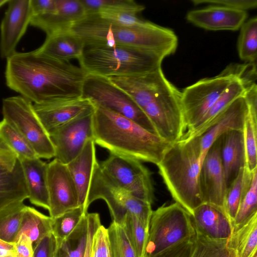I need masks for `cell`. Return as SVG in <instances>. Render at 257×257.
I'll return each mask as SVG.
<instances>
[{"mask_svg": "<svg viewBox=\"0 0 257 257\" xmlns=\"http://www.w3.org/2000/svg\"><path fill=\"white\" fill-rule=\"evenodd\" d=\"M191 2L194 5H217L245 11L257 7L256 0H192Z\"/></svg>", "mask_w": 257, "mask_h": 257, "instance_id": "obj_44", "label": "cell"}, {"mask_svg": "<svg viewBox=\"0 0 257 257\" xmlns=\"http://www.w3.org/2000/svg\"><path fill=\"white\" fill-rule=\"evenodd\" d=\"M87 213L72 232L57 244L55 257H83L88 233Z\"/></svg>", "mask_w": 257, "mask_h": 257, "instance_id": "obj_32", "label": "cell"}, {"mask_svg": "<svg viewBox=\"0 0 257 257\" xmlns=\"http://www.w3.org/2000/svg\"><path fill=\"white\" fill-rule=\"evenodd\" d=\"M1 25L0 54L6 59L16 52L32 18L30 0H9Z\"/></svg>", "mask_w": 257, "mask_h": 257, "instance_id": "obj_16", "label": "cell"}, {"mask_svg": "<svg viewBox=\"0 0 257 257\" xmlns=\"http://www.w3.org/2000/svg\"><path fill=\"white\" fill-rule=\"evenodd\" d=\"M88 233L86 247L83 257H91L92 246L94 235L101 225L99 214L87 213Z\"/></svg>", "mask_w": 257, "mask_h": 257, "instance_id": "obj_47", "label": "cell"}, {"mask_svg": "<svg viewBox=\"0 0 257 257\" xmlns=\"http://www.w3.org/2000/svg\"><path fill=\"white\" fill-rule=\"evenodd\" d=\"M165 57L153 51L124 46H85L78 59L88 74L109 77L144 74L161 67Z\"/></svg>", "mask_w": 257, "mask_h": 257, "instance_id": "obj_5", "label": "cell"}, {"mask_svg": "<svg viewBox=\"0 0 257 257\" xmlns=\"http://www.w3.org/2000/svg\"><path fill=\"white\" fill-rule=\"evenodd\" d=\"M252 173L248 172L245 167L241 168L236 177L227 189L223 208L232 225L240 201L250 187Z\"/></svg>", "mask_w": 257, "mask_h": 257, "instance_id": "obj_31", "label": "cell"}, {"mask_svg": "<svg viewBox=\"0 0 257 257\" xmlns=\"http://www.w3.org/2000/svg\"><path fill=\"white\" fill-rule=\"evenodd\" d=\"M194 238L180 242L156 255L146 257H192Z\"/></svg>", "mask_w": 257, "mask_h": 257, "instance_id": "obj_45", "label": "cell"}, {"mask_svg": "<svg viewBox=\"0 0 257 257\" xmlns=\"http://www.w3.org/2000/svg\"><path fill=\"white\" fill-rule=\"evenodd\" d=\"M88 74L70 62L48 57L37 50L16 52L7 59L6 82L33 104L82 98Z\"/></svg>", "mask_w": 257, "mask_h": 257, "instance_id": "obj_1", "label": "cell"}, {"mask_svg": "<svg viewBox=\"0 0 257 257\" xmlns=\"http://www.w3.org/2000/svg\"><path fill=\"white\" fill-rule=\"evenodd\" d=\"M256 72H253L233 80L220 95L198 125L192 131L185 133L182 139H189L200 136L209 124L225 107L237 98L243 96L256 84Z\"/></svg>", "mask_w": 257, "mask_h": 257, "instance_id": "obj_23", "label": "cell"}, {"mask_svg": "<svg viewBox=\"0 0 257 257\" xmlns=\"http://www.w3.org/2000/svg\"><path fill=\"white\" fill-rule=\"evenodd\" d=\"M0 147L12 152L18 160L39 158L27 140L4 119L0 121Z\"/></svg>", "mask_w": 257, "mask_h": 257, "instance_id": "obj_30", "label": "cell"}, {"mask_svg": "<svg viewBox=\"0 0 257 257\" xmlns=\"http://www.w3.org/2000/svg\"><path fill=\"white\" fill-rule=\"evenodd\" d=\"M19 160L23 170L29 201L32 204L48 210V163L39 158Z\"/></svg>", "mask_w": 257, "mask_h": 257, "instance_id": "obj_24", "label": "cell"}, {"mask_svg": "<svg viewBox=\"0 0 257 257\" xmlns=\"http://www.w3.org/2000/svg\"><path fill=\"white\" fill-rule=\"evenodd\" d=\"M52 223L51 217L34 207L26 206L17 237L25 234L30 239L34 247L45 236L52 233Z\"/></svg>", "mask_w": 257, "mask_h": 257, "instance_id": "obj_28", "label": "cell"}, {"mask_svg": "<svg viewBox=\"0 0 257 257\" xmlns=\"http://www.w3.org/2000/svg\"><path fill=\"white\" fill-rule=\"evenodd\" d=\"M221 154L227 189L245 165L243 131L231 130L222 135Z\"/></svg>", "mask_w": 257, "mask_h": 257, "instance_id": "obj_26", "label": "cell"}, {"mask_svg": "<svg viewBox=\"0 0 257 257\" xmlns=\"http://www.w3.org/2000/svg\"><path fill=\"white\" fill-rule=\"evenodd\" d=\"M15 257H33L34 246L25 234L19 235L14 242Z\"/></svg>", "mask_w": 257, "mask_h": 257, "instance_id": "obj_48", "label": "cell"}, {"mask_svg": "<svg viewBox=\"0 0 257 257\" xmlns=\"http://www.w3.org/2000/svg\"><path fill=\"white\" fill-rule=\"evenodd\" d=\"M246 11L223 6L208 5L188 12L187 20L200 28L211 31H236L246 21Z\"/></svg>", "mask_w": 257, "mask_h": 257, "instance_id": "obj_19", "label": "cell"}, {"mask_svg": "<svg viewBox=\"0 0 257 257\" xmlns=\"http://www.w3.org/2000/svg\"><path fill=\"white\" fill-rule=\"evenodd\" d=\"M26 206L24 202H19L0 210V239L9 243L15 242Z\"/></svg>", "mask_w": 257, "mask_h": 257, "instance_id": "obj_34", "label": "cell"}, {"mask_svg": "<svg viewBox=\"0 0 257 257\" xmlns=\"http://www.w3.org/2000/svg\"><path fill=\"white\" fill-rule=\"evenodd\" d=\"M47 185L52 218L80 206L77 188L66 164L55 158L48 163Z\"/></svg>", "mask_w": 257, "mask_h": 257, "instance_id": "obj_14", "label": "cell"}, {"mask_svg": "<svg viewBox=\"0 0 257 257\" xmlns=\"http://www.w3.org/2000/svg\"><path fill=\"white\" fill-rule=\"evenodd\" d=\"M256 71L255 62L230 64L217 75L199 80L181 91V106L187 128L185 133L191 132L198 125L233 80Z\"/></svg>", "mask_w": 257, "mask_h": 257, "instance_id": "obj_6", "label": "cell"}, {"mask_svg": "<svg viewBox=\"0 0 257 257\" xmlns=\"http://www.w3.org/2000/svg\"><path fill=\"white\" fill-rule=\"evenodd\" d=\"M245 94L234 100L216 115L204 133L199 136L202 162L209 148L221 136L231 130L243 131L249 110Z\"/></svg>", "mask_w": 257, "mask_h": 257, "instance_id": "obj_17", "label": "cell"}, {"mask_svg": "<svg viewBox=\"0 0 257 257\" xmlns=\"http://www.w3.org/2000/svg\"><path fill=\"white\" fill-rule=\"evenodd\" d=\"M98 163L93 140L87 141L81 152L66 164L76 185L79 206L87 212V198L93 170Z\"/></svg>", "mask_w": 257, "mask_h": 257, "instance_id": "obj_22", "label": "cell"}, {"mask_svg": "<svg viewBox=\"0 0 257 257\" xmlns=\"http://www.w3.org/2000/svg\"><path fill=\"white\" fill-rule=\"evenodd\" d=\"M99 164L103 171L116 184L136 198L153 203L154 188L152 173L141 161L110 154Z\"/></svg>", "mask_w": 257, "mask_h": 257, "instance_id": "obj_12", "label": "cell"}, {"mask_svg": "<svg viewBox=\"0 0 257 257\" xmlns=\"http://www.w3.org/2000/svg\"><path fill=\"white\" fill-rule=\"evenodd\" d=\"M86 15L97 14L104 10L133 7L138 5L133 0H80Z\"/></svg>", "mask_w": 257, "mask_h": 257, "instance_id": "obj_42", "label": "cell"}, {"mask_svg": "<svg viewBox=\"0 0 257 257\" xmlns=\"http://www.w3.org/2000/svg\"><path fill=\"white\" fill-rule=\"evenodd\" d=\"M57 243L52 233L47 235L34 247L33 257H55Z\"/></svg>", "mask_w": 257, "mask_h": 257, "instance_id": "obj_46", "label": "cell"}, {"mask_svg": "<svg viewBox=\"0 0 257 257\" xmlns=\"http://www.w3.org/2000/svg\"><path fill=\"white\" fill-rule=\"evenodd\" d=\"M0 257H15L14 243H9L0 239Z\"/></svg>", "mask_w": 257, "mask_h": 257, "instance_id": "obj_50", "label": "cell"}, {"mask_svg": "<svg viewBox=\"0 0 257 257\" xmlns=\"http://www.w3.org/2000/svg\"><path fill=\"white\" fill-rule=\"evenodd\" d=\"M227 241L210 239L196 232L192 257H237L235 250L227 246Z\"/></svg>", "mask_w": 257, "mask_h": 257, "instance_id": "obj_36", "label": "cell"}, {"mask_svg": "<svg viewBox=\"0 0 257 257\" xmlns=\"http://www.w3.org/2000/svg\"><path fill=\"white\" fill-rule=\"evenodd\" d=\"M195 235L191 214L176 202L164 204L152 211L144 257L156 255Z\"/></svg>", "mask_w": 257, "mask_h": 257, "instance_id": "obj_7", "label": "cell"}, {"mask_svg": "<svg viewBox=\"0 0 257 257\" xmlns=\"http://www.w3.org/2000/svg\"><path fill=\"white\" fill-rule=\"evenodd\" d=\"M93 141L110 154L156 165L171 145L122 115L95 106Z\"/></svg>", "mask_w": 257, "mask_h": 257, "instance_id": "obj_3", "label": "cell"}, {"mask_svg": "<svg viewBox=\"0 0 257 257\" xmlns=\"http://www.w3.org/2000/svg\"><path fill=\"white\" fill-rule=\"evenodd\" d=\"M9 0H0V8L8 3Z\"/></svg>", "mask_w": 257, "mask_h": 257, "instance_id": "obj_51", "label": "cell"}, {"mask_svg": "<svg viewBox=\"0 0 257 257\" xmlns=\"http://www.w3.org/2000/svg\"><path fill=\"white\" fill-rule=\"evenodd\" d=\"M191 215L196 232L207 238L228 239L232 233V223L222 207L204 202Z\"/></svg>", "mask_w": 257, "mask_h": 257, "instance_id": "obj_20", "label": "cell"}, {"mask_svg": "<svg viewBox=\"0 0 257 257\" xmlns=\"http://www.w3.org/2000/svg\"><path fill=\"white\" fill-rule=\"evenodd\" d=\"M87 213L82 206H78L52 218V234L57 244L62 242L72 232Z\"/></svg>", "mask_w": 257, "mask_h": 257, "instance_id": "obj_38", "label": "cell"}, {"mask_svg": "<svg viewBox=\"0 0 257 257\" xmlns=\"http://www.w3.org/2000/svg\"><path fill=\"white\" fill-rule=\"evenodd\" d=\"M33 107L49 135L73 119L93 112L95 110L93 104L89 100L83 98L33 104Z\"/></svg>", "mask_w": 257, "mask_h": 257, "instance_id": "obj_18", "label": "cell"}, {"mask_svg": "<svg viewBox=\"0 0 257 257\" xmlns=\"http://www.w3.org/2000/svg\"><path fill=\"white\" fill-rule=\"evenodd\" d=\"M145 7L141 5L133 7L104 10L97 13L101 18L124 26H136L146 21L140 19L138 15Z\"/></svg>", "mask_w": 257, "mask_h": 257, "instance_id": "obj_41", "label": "cell"}, {"mask_svg": "<svg viewBox=\"0 0 257 257\" xmlns=\"http://www.w3.org/2000/svg\"><path fill=\"white\" fill-rule=\"evenodd\" d=\"M107 230L111 257H138L121 225L112 221Z\"/></svg>", "mask_w": 257, "mask_h": 257, "instance_id": "obj_40", "label": "cell"}, {"mask_svg": "<svg viewBox=\"0 0 257 257\" xmlns=\"http://www.w3.org/2000/svg\"><path fill=\"white\" fill-rule=\"evenodd\" d=\"M256 254H257V251H255L252 254V255L250 256V257H257V255H256Z\"/></svg>", "mask_w": 257, "mask_h": 257, "instance_id": "obj_52", "label": "cell"}, {"mask_svg": "<svg viewBox=\"0 0 257 257\" xmlns=\"http://www.w3.org/2000/svg\"><path fill=\"white\" fill-rule=\"evenodd\" d=\"M3 119L30 144L39 158L55 157V149L48 133L35 111L33 104L22 96L3 100Z\"/></svg>", "mask_w": 257, "mask_h": 257, "instance_id": "obj_10", "label": "cell"}, {"mask_svg": "<svg viewBox=\"0 0 257 257\" xmlns=\"http://www.w3.org/2000/svg\"><path fill=\"white\" fill-rule=\"evenodd\" d=\"M57 11L52 14L33 16L30 25L44 32L47 36L70 30L85 16L80 0H56Z\"/></svg>", "mask_w": 257, "mask_h": 257, "instance_id": "obj_21", "label": "cell"}, {"mask_svg": "<svg viewBox=\"0 0 257 257\" xmlns=\"http://www.w3.org/2000/svg\"><path fill=\"white\" fill-rule=\"evenodd\" d=\"M71 31L85 46H124L147 49L165 57L175 53L178 38L171 29L146 21L142 25L124 26L101 18L98 14L86 15Z\"/></svg>", "mask_w": 257, "mask_h": 257, "instance_id": "obj_2", "label": "cell"}, {"mask_svg": "<svg viewBox=\"0 0 257 257\" xmlns=\"http://www.w3.org/2000/svg\"><path fill=\"white\" fill-rule=\"evenodd\" d=\"M82 98L95 106L132 119L156 134L152 124L133 98L107 77L88 74L83 82Z\"/></svg>", "mask_w": 257, "mask_h": 257, "instance_id": "obj_9", "label": "cell"}, {"mask_svg": "<svg viewBox=\"0 0 257 257\" xmlns=\"http://www.w3.org/2000/svg\"><path fill=\"white\" fill-rule=\"evenodd\" d=\"M84 48L81 39L69 30L47 36L44 43L37 50L53 59L70 62L72 59H79Z\"/></svg>", "mask_w": 257, "mask_h": 257, "instance_id": "obj_25", "label": "cell"}, {"mask_svg": "<svg viewBox=\"0 0 257 257\" xmlns=\"http://www.w3.org/2000/svg\"><path fill=\"white\" fill-rule=\"evenodd\" d=\"M202 163L200 139L196 137L171 144L157 165L174 200L191 215L204 203L200 185Z\"/></svg>", "mask_w": 257, "mask_h": 257, "instance_id": "obj_4", "label": "cell"}, {"mask_svg": "<svg viewBox=\"0 0 257 257\" xmlns=\"http://www.w3.org/2000/svg\"><path fill=\"white\" fill-rule=\"evenodd\" d=\"M93 112L76 118L49 134L55 149L54 158L67 164L81 152L88 140H93Z\"/></svg>", "mask_w": 257, "mask_h": 257, "instance_id": "obj_13", "label": "cell"}, {"mask_svg": "<svg viewBox=\"0 0 257 257\" xmlns=\"http://www.w3.org/2000/svg\"><path fill=\"white\" fill-rule=\"evenodd\" d=\"M102 199L107 204L113 222L121 225L125 216H136L148 229L152 213L151 204L138 199L112 180L102 170L99 163L92 173L86 207L94 201Z\"/></svg>", "mask_w": 257, "mask_h": 257, "instance_id": "obj_8", "label": "cell"}, {"mask_svg": "<svg viewBox=\"0 0 257 257\" xmlns=\"http://www.w3.org/2000/svg\"><path fill=\"white\" fill-rule=\"evenodd\" d=\"M181 94L171 83L142 109L156 134L171 144L180 140L187 131Z\"/></svg>", "mask_w": 257, "mask_h": 257, "instance_id": "obj_11", "label": "cell"}, {"mask_svg": "<svg viewBox=\"0 0 257 257\" xmlns=\"http://www.w3.org/2000/svg\"><path fill=\"white\" fill-rule=\"evenodd\" d=\"M91 257H111L107 228L101 225L93 239Z\"/></svg>", "mask_w": 257, "mask_h": 257, "instance_id": "obj_43", "label": "cell"}, {"mask_svg": "<svg viewBox=\"0 0 257 257\" xmlns=\"http://www.w3.org/2000/svg\"><path fill=\"white\" fill-rule=\"evenodd\" d=\"M257 213V169L252 173L250 187L241 199L232 222V231L247 222Z\"/></svg>", "mask_w": 257, "mask_h": 257, "instance_id": "obj_37", "label": "cell"}, {"mask_svg": "<svg viewBox=\"0 0 257 257\" xmlns=\"http://www.w3.org/2000/svg\"><path fill=\"white\" fill-rule=\"evenodd\" d=\"M222 142V135L205 154L201 167L200 185L203 202L223 208L227 187L221 159Z\"/></svg>", "mask_w": 257, "mask_h": 257, "instance_id": "obj_15", "label": "cell"}, {"mask_svg": "<svg viewBox=\"0 0 257 257\" xmlns=\"http://www.w3.org/2000/svg\"><path fill=\"white\" fill-rule=\"evenodd\" d=\"M33 16L49 15L57 11L56 0H30Z\"/></svg>", "mask_w": 257, "mask_h": 257, "instance_id": "obj_49", "label": "cell"}, {"mask_svg": "<svg viewBox=\"0 0 257 257\" xmlns=\"http://www.w3.org/2000/svg\"><path fill=\"white\" fill-rule=\"evenodd\" d=\"M121 226L138 257H144L148 228L135 215L127 214Z\"/></svg>", "mask_w": 257, "mask_h": 257, "instance_id": "obj_39", "label": "cell"}, {"mask_svg": "<svg viewBox=\"0 0 257 257\" xmlns=\"http://www.w3.org/2000/svg\"><path fill=\"white\" fill-rule=\"evenodd\" d=\"M227 246L234 249L237 257H250L257 250V213L232 233Z\"/></svg>", "mask_w": 257, "mask_h": 257, "instance_id": "obj_29", "label": "cell"}, {"mask_svg": "<svg viewBox=\"0 0 257 257\" xmlns=\"http://www.w3.org/2000/svg\"><path fill=\"white\" fill-rule=\"evenodd\" d=\"M26 199H28V194L19 160L12 171L0 164V210Z\"/></svg>", "mask_w": 257, "mask_h": 257, "instance_id": "obj_27", "label": "cell"}, {"mask_svg": "<svg viewBox=\"0 0 257 257\" xmlns=\"http://www.w3.org/2000/svg\"><path fill=\"white\" fill-rule=\"evenodd\" d=\"M248 104V113L243 130L245 168L249 172L257 169V106Z\"/></svg>", "mask_w": 257, "mask_h": 257, "instance_id": "obj_33", "label": "cell"}, {"mask_svg": "<svg viewBox=\"0 0 257 257\" xmlns=\"http://www.w3.org/2000/svg\"><path fill=\"white\" fill-rule=\"evenodd\" d=\"M237 51L240 59L246 63L256 62L257 57V18L245 21L240 28Z\"/></svg>", "mask_w": 257, "mask_h": 257, "instance_id": "obj_35", "label": "cell"}]
</instances>
